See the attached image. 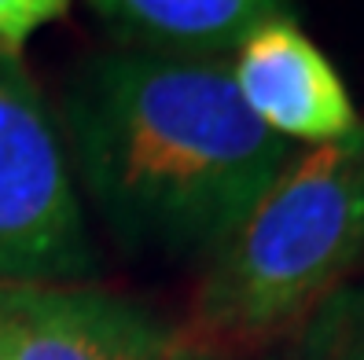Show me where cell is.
<instances>
[{"label": "cell", "instance_id": "obj_1", "mask_svg": "<svg viewBox=\"0 0 364 360\" xmlns=\"http://www.w3.org/2000/svg\"><path fill=\"white\" fill-rule=\"evenodd\" d=\"M77 192L129 250L210 253L291 162L254 118L225 59L140 48L81 62L63 96Z\"/></svg>", "mask_w": 364, "mask_h": 360}, {"label": "cell", "instance_id": "obj_2", "mask_svg": "<svg viewBox=\"0 0 364 360\" xmlns=\"http://www.w3.org/2000/svg\"><path fill=\"white\" fill-rule=\"evenodd\" d=\"M360 261L364 129L291 158L206 253L181 346L191 360H247L294 342Z\"/></svg>", "mask_w": 364, "mask_h": 360}, {"label": "cell", "instance_id": "obj_3", "mask_svg": "<svg viewBox=\"0 0 364 360\" xmlns=\"http://www.w3.org/2000/svg\"><path fill=\"white\" fill-rule=\"evenodd\" d=\"M96 268L63 129L23 59L0 55V283H85Z\"/></svg>", "mask_w": 364, "mask_h": 360}, {"label": "cell", "instance_id": "obj_4", "mask_svg": "<svg viewBox=\"0 0 364 360\" xmlns=\"http://www.w3.org/2000/svg\"><path fill=\"white\" fill-rule=\"evenodd\" d=\"M4 360H188L159 312L92 283H0Z\"/></svg>", "mask_w": 364, "mask_h": 360}, {"label": "cell", "instance_id": "obj_5", "mask_svg": "<svg viewBox=\"0 0 364 360\" xmlns=\"http://www.w3.org/2000/svg\"><path fill=\"white\" fill-rule=\"evenodd\" d=\"M243 107L280 140L309 147L350 140L364 121L331 59L287 15L262 23L228 62Z\"/></svg>", "mask_w": 364, "mask_h": 360}, {"label": "cell", "instance_id": "obj_6", "mask_svg": "<svg viewBox=\"0 0 364 360\" xmlns=\"http://www.w3.org/2000/svg\"><path fill=\"white\" fill-rule=\"evenodd\" d=\"M92 11L140 52L221 59L269 18L284 0H89Z\"/></svg>", "mask_w": 364, "mask_h": 360}, {"label": "cell", "instance_id": "obj_7", "mask_svg": "<svg viewBox=\"0 0 364 360\" xmlns=\"http://www.w3.org/2000/svg\"><path fill=\"white\" fill-rule=\"evenodd\" d=\"M302 334L328 360H364V287L335 294Z\"/></svg>", "mask_w": 364, "mask_h": 360}, {"label": "cell", "instance_id": "obj_8", "mask_svg": "<svg viewBox=\"0 0 364 360\" xmlns=\"http://www.w3.org/2000/svg\"><path fill=\"white\" fill-rule=\"evenodd\" d=\"M70 11V0H0V55L18 59L26 40Z\"/></svg>", "mask_w": 364, "mask_h": 360}, {"label": "cell", "instance_id": "obj_9", "mask_svg": "<svg viewBox=\"0 0 364 360\" xmlns=\"http://www.w3.org/2000/svg\"><path fill=\"white\" fill-rule=\"evenodd\" d=\"M280 360H328V356H324V349H316L306 334H298V338H294V346H291Z\"/></svg>", "mask_w": 364, "mask_h": 360}, {"label": "cell", "instance_id": "obj_10", "mask_svg": "<svg viewBox=\"0 0 364 360\" xmlns=\"http://www.w3.org/2000/svg\"><path fill=\"white\" fill-rule=\"evenodd\" d=\"M0 360H4V356H0Z\"/></svg>", "mask_w": 364, "mask_h": 360}, {"label": "cell", "instance_id": "obj_11", "mask_svg": "<svg viewBox=\"0 0 364 360\" xmlns=\"http://www.w3.org/2000/svg\"><path fill=\"white\" fill-rule=\"evenodd\" d=\"M188 360H191V356H188Z\"/></svg>", "mask_w": 364, "mask_h": 360}]
</instances>
